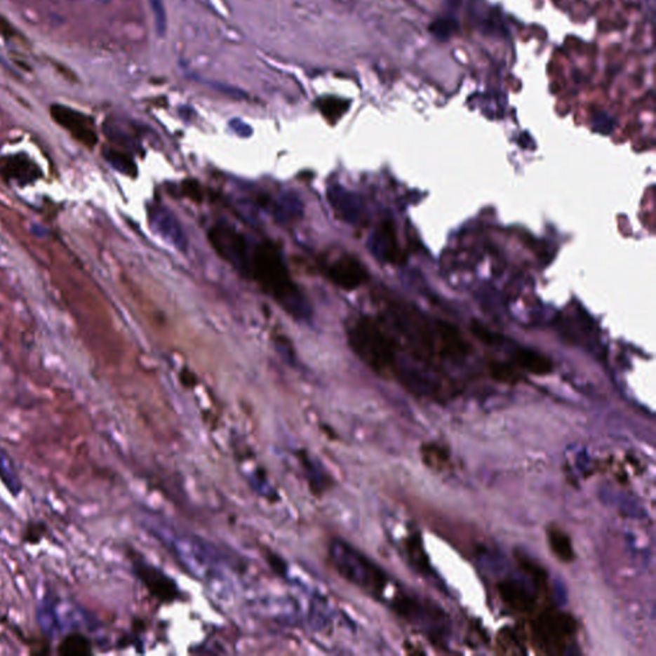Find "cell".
Here are the masks:
<instances>
[{
    "label": "cell",
    "mask_w": 656,
    "mask_h": 656,
    "mask_svg": "<svg viewBox=\"0 0 656 656\" xmlns=\"http://www.w3.org/2000/svg\"><path fill=\"white\" fill-rule=\"evenodd\" d=\"M547 540L549 545L553 551L554 555L563 561V563H570L575 561V550L572 541L565 532L561 530L556 526H551L547 530Z\"/></svg>",
    "instance_id": "obj_19"
},
{
    "label": "cell",
    "mask_w": 656,
    "mask_h": 656,
    "mask_svg": "<svg viewBox=\"0 0 656 656\" xmlns=\"http://www.w3.org/2000/svg\"><path fill=\"white\" fill-rule=\"evenodd\" d=\"M53 119L71 133L74 139L88 148H94L98 142L94 121L85 113L72 109L62 104H53L51 107Z\"/></svg>",
    "instance_id": "obj_7"
},
{
    "label": "cell",
    "mask_w": 656,
    "mask_h": 656,
    "mask_svg": "<svg viewBox=\"0 0 656 656\" xmlns=\"http://www.w3.org/2000/svg\"><path fill=\"white\" fill-rule=\"evenodd\" d=\"M150 530L168 551L178 558L181 565L200 580L221 578L226 568H235L227 554L201 538L175 531L159 522L152 524Z\"/></svg>",
    "instance_id": "obj_2"
},
{
    "label": "cell",
    "mask_w": 656,
    "mask_h": 656,
    "mask_svg": "<svg viewBox=\"0 0 656 656\" xmlns=\"http://www.w3.org/2000/svg\"><path fill=\"white\" fill-rule=\"evenodd\" d=\"M0 34L4 36H13L12 26L3 17H0Z\"/></svg>",
    "instance_id": "obj_33"
},
{
    "label": "cell",
    "mask_w": 656,
    "mask_h": 656,
    "mask_svg": "<svg viewBox=\"0 0 656 656\" xmlns=\"http://www.w3.org/2000/svg\"><path fill=\"white\" fill-rule=\"evenodd\" d=\"M58 654L65 656H85L93 654V642L88 636L72 632L65 636L58 646Z\"/></svg>",
    "instance_id": "obj_20"
},
{
    "label": "cell",
    "mask_w": 656,
    "mask_h": 656,
    "mask_svg": "<svg viewBox=\"0 0 656 656\" xmlns=\"http://www.w3.org/2000/svg\"><path fill=\"white\" fill-rule=\"evenodd\" d=\"M349 344L377 375L390 377L396 373V342L376 319L361 318L349 331Z\"/></svg>",
    "instance_id": "obj_3"
},
{
    "label": "cell",
    "mask_w": 656,
    "mask_h": 656,
    "mask_svg": "<svg viewBox=\"0 0 656 656\" xmlns=\"http://www.w3.org/2000/svg\"><path fill=\"white\" fill-rule=\"evenodd\" d=\"M250 277L291 317L297 321L309 319L312 308L294 283L280 251L273 243H259L254 249L251 254Z\"/></svg>",
    "instance_id": "obj_1"
},
{
    "label": "cell",
    "mask_w": 656,
    "mask_h": 656,
    "mask_svg": "<svg viewBox=\"0 0 656 656\" xmlns=\"http://www.w3.org/2000/svg\"><path fill=\"white\" fill-rule=\"evenodd\" d=\"M133 568L139 580L147 586V589L154 596L159 597L161 600H167V601H170L175 597H178V591L175 583L170 582V578H167L156 568L148 565L142 561H135Z\"/></svg>",
    "instance_id": "obj_12"
},
{
    "label": "cell",
    "mask_w": 656,
    "mask_h": 656,
    "mask_svg": "<svg viewBox=\"0 0 656 656\" xmlns=\"http://www.w3.org/2000/svg\"><path fill=\"white\" fill-rule=\"evenodd\" d=\"M435 332L437 354L448 359H460L469 353L471 347L455 326L437 321Z\"/></svg>",
    "instance_id": "obj_10"
},
{
    "label": "cell",
    "mask_w": 656,
    "mask_h": 656,
    "mask_svg": "<svg viewBox=\"0 0 656 656\" xmlns=\"http://www.w3.org/2000/svg\"><path fill=\"white\" fill-rule=\"evenodd\" d=\"M327 199L335 214L347 223H355L361 218V203L354 192L340 185H332L327 190Z\"/></svg>",
    "instance_id": "obj_11"
},
{
    "label": "cell",
    "mask_w": 656,
    "mask_h": 656,
    "mask_svg": "<svg viewBox=\"0 0 656 656\" xmlns=\"http://www.w3.org/2000/svg\"><path fill=\"white\" fill-rule=\"evenodd\" d=\"M472 331L474 333L476 337H478L481 341L483 342H487V344H494L496 341V336H495L493 332L487 331L485 327H482L481 325H477L474 323L472 326Z\"/></svg>",
    "instance_id": "obj_31"
},
{
    "label": "cell",
    "mask_w": 656,
    "mask_h": 656,
    "mask_svg": "<svg viewBox=\"0 0 656 656\" xmlns=\"http://www.w3.org/2000/svg\"><path fill=\"white\" fill-rule=\"evenodd\" d=\"M209 243L222 259L243 276L250 277L253 251L241 232L226 223H218L209 231Z\"/></svg>",
    "instance_id": "obj_6"
},
{
    "label": "cell",
    "mask_w": 656,
    "mask_h": 656,
    "mask_svg": "<svg viewBox=\"0 0 656 656\" xmlns=\"http://www.w3.org/2000/svg\"><path fill=\"white\" fill-rule=\"evenodd\" d=\"M370 249L377 258L389 263H396L401 259L395 231L390 223H384L370 239Z\"/></svg>",
    "instance_id": "obj_14"
},
{
    "label": "cell",
    "mask_w": 656,
    "mask_h": 656,
    "mask_svg": "<svg viewBox=\"0 0 656 656\" xmlns=\"http://www.w3.org/2000/svg\"><path fill=\"white\" fill-rule=\"evenodd\" d=\"M457 29V25L453 20H437L429 26V32H432L437 39L446 40L451 36L453 31Z\"/></svg>",
    "instance_id": "obj_28"
},
{
    "label": "cell",
    "mask_w": 656,
    "mask_h": 656,
    "mask_svg": "<svg viewBox=\"0 0 656 656\" xmlns=\"http://www.w3.org/2000/svg\"><path fill=\"white\" fill-rule=\"evenodd\" d=\"M104 156H105L107 162L109 163L114 170H119L126 176H131V178L136 176V173H138L136 164H135L133 158L130 155L126 154L121 150L108 149V150L104 152Z\"/></svg>",
    "instance_id": "obj_21"
},
{
    "label": "cell",
    "mask_w": 656,
    "mask_h": 656,
    "mask_svg": "<svg viewBox=\"0 0 656 656\" xmlns=\"http://www.w3.org/2000/svg\"><path fill=\"white\" fill-rule=\"evenodd\" d=\"M0 481L3 486L7 488L8 493L13 497L20 496L22 493V481L15 468V462L8 454L7 450L1 446H0Z\"/></svg>",
    "instance_id": "obj_18"
},
{
    "label": "cell",
    "mask_w": 656,
    "mask_h": 656,
    "mask_svg": "<svg viewBox=\"0 0 656 656\" xmlns=\"http://www.w3.org/2000/svg\"><path fill=\"white\" fill-rule=\"evenodd\" d=\"M500 595L502 600L514 610L521 613L531 612L533 608V597L528 590L516 581H505L500 584Z\"/></svg>",
    "instance_id": "obj_16"
},
{
    "label": "cell",
    "mask_w": 656,
    "mask_h": 656,
    "mask_svg": "<svg viewBox=\"0 0 656 656\" xmlns=\"http://www.w3.org/2000/svg\"><path fill=\"white\" fill-rule=\"evenodd\" d=\"M332 565L344 580L369 595L384 596L389 577L364 554L341 538H333L328 546Z\"/></svg>",
    "instance_id": "obj_4"
},
{
    "label": "cell",
    "mask_w": 656,
    "mask_h": 656,
    "mask_svg": "<svg viewBox=\"0 0 656 656\" xmlns=\"http://www.w3.org/2000/svg\"><path fill=\"white\" fill-rule=\"evenodd\" d=\"M326 276L342 290L353 291L368 279L364 266L353 255H342L326 267Z\"/></svg>",
    "instance_id": "obj_8"
},
{
    "label": "cell",
    "mask_w": 656,
    "mask_h": 656,
    "mask_svg": "<svg viewBox=\"0 0 656 656\" xmlns=\"http://www.w3.org/2000/svg\"><path fill=\"white\" fill-rule=\"evenodd\" d=\"M488 370L493 378L504 384H516L521 380V376L516 372V369L508 363L490 361H488Z\"/></svg>",
    "instance_id": "obj_22"
},
{
    "label": "cell",
    "mask_w": 656,
    "mask_h": 656,
    "mask_svg": "<svg viewBox=\"0 0 656 656\" xmlns=\"http://www.w3.org/2000/svg\"><path fill=\"white\" fill-rule=\"evenodd\" d=\"M318 105L321 112L325 114L326 119L335 122L347 112L349 104L336 98H326L322 99Z\"/></svg>",
    "instance_id": "obj_25"
},
{
    "label": "cell",
    "mask_w": 656,
    "mask_h": 656,
    "mask_svg": "<svg viewBox=\"0 0 656 656\" xmlns=\"http://www.w3.org/2000/svg\"><path fill=\"white\" fill-rule=\"evenodd\" d=\"M532 626L536 641L549 654H563L575 631V620L556 610L541 613Z\"/></svg>",
    "instance_id": "obj_5"
},
{
    "label": "cell",
    "mask_w": 656,
    "mask_h": 656,
    "mask_svg": "<svg viewBox=\"0 0 656 656\" xmlns=\"http://www.w3.org/2000/svg\"><path fill=\"white\" fill-rule=\"evenodd\" d=\"M45 531L46 528L43 522H30L27 524L26 530L23 531V541L30 542V544H37L41 538L44 537Z\"/></svg>",
    "instance_id": "obj_29"
},
{
    "label": "cell",
    "mask_w": 656,
    "mask_h": 656,
    "mask_svg": "<svg viewBox=\"0 0 656 656\" xmlns=\"http://www.w3.org/2000/svg\"><path fill=\"white\" fill-rule=\"evenodd\" d=\"M406 551L410 558V563L414 567L417 568L420 572L423 573H429V565H428L427 556L423 551L422 542H420L418 536H412L406 542Z\"/></svg>",
    "instance_id": "obj_23"
},
{
    "label": "cell",
    "mask_w": 656,
    "mask_h": 656,
    "mask_svg": "<svg viewBox=\"0 0 656 656\" xmlns=\"http://www.w3.org/2000/svg\"><path fill=\"white\" fill-rule=\"evenodd\" d=\"M181 192L184 194L185 196L190 198L192 200H195V201H201L203 199V192H201V187L200 185L194 181V180H186L181 185Z\"/></svg>",
    "instance_id": "obj_30"
},
{
    "label": "cell",
    "mask_w": 656,
    "mask_h": 656,
    "mask_svg": "<svg viewBox=\"0 0 656 656\" xmlns=\"http://www.w3.org/2000/svg\"><path fill=\"white\" fill-rule=\"evenodd\" d=\"M0 172L4 178L17 184H30L40 178V170L30 158L22 154L11 155L0 161Z\"/></svg>",
    "instance_id": "obj_13"
},
{
    "label": "cell",
    "mask_w": 656,
    "mask_h": 656,
    "mask_svg": "<svg viewBox=\"0 0 656 656\" xmlns=\"http://www.w3.org/2000/svg\"><path fill=\"white\" fill-rule=\"evenodd\" d=\"M273 215L277 221L294 222L302 215V200L294 192H283L272 203Z\"/></svg>",
    "instance_id": "obj_17"
},
{
    "label": "cell",
    "mask_w": 656,
    "mask_h": 656,
    "mask_svg": "<svg viewBox=\"0 0 656 656\" xmlns=\"http://www.w3.org/2000/svg\"><path fill=\"white\" fill-rule=\"evenodd\" d=\"M500 646H502V652L505 654H521L522 652V643L519 641V637L514 631H510L509 634L502 632V636L499 637Z\"/></svg>",
    "instance_id": "obj_27"
},
{
    "label": "cell",
    "mask_w": 656,
    "mask_h": 656,
    "mask_svg": "<svg viewBox=\"0 0 656 656\" xmlns=\"http://www.w3.org/2000/svg\"><path fill=\"white\" fill-rule=\"evenodd\" d=\"M149 221L152 227L161 235V236L172 243L175 248L180 250H186L187 241L185 237L184 231L180 225L176 215L162 206H155L149 210Z\"/></svg>",
    "instance_id": "obj_9"
},
{
    "label": "cell",
    "mask_w": 656,
    "mask_h": 656,
    "mask_svg": "<svg viewBox=\"0 0 656 656\" xmlns=\"http://www.w3.org/2000/svg\"><path fill=\"white\" fill-rule=\"evenodd\" d=\"M422 457L429 468L443 469L445 464L449 463V454L441 446L429 443L422 449Z\"/></svg>",
    "instance_id": "obj_24"
},
{
    "label": "cell",
    "mask_w": 656,
    "mask_h": 656,
    "mask_svg": "<svg viewBox=\"0 0 656 656\" xmlns=\"http://www.w3.org/2000/svg\"><path fill=\"white\" fill-rule=\"evenodd\" d=\"M514 361L519 368L536 376H546L553 372L551 361L546 358L545 355L540 354L538 352L532 349H518Z\"/></svg>",
    "instance_id": "obj_15"
},
{
    "label": "cell",
    "mask_w": 656,
    "mask_h": 656,
    "mask_svg": "<svg viewBox=\"0 0 656 656\" xmlns=\"http://www.w3.org/2000/svg\"><path fill=\"white\" fill-rule=\"evenodd\" d=\"M229 125H231V127H232L234 130H236L237 133H240V135H243V136H248V135H250V127H249V126L245 125L243 122L239 121V119H234V121H232Z\"/></svg>",
    "instance_id": "obj_32"
},
{
    "label": "cell",
    "mask_w": 656,
    "mask_h": 656,
    "mask_svg": "<svg viewBox=\"0 0 656 656\" xmlns=\"http://www.w3.org/2000/svg\"><path fill=\"white\" fill-rule=\"evenodd\" d=\"M154 17L155 31L158 36H164L167 32V13L162 0H149Z\"/></svg>",
    "instance_id": "obj_26"
}]
</instances>
